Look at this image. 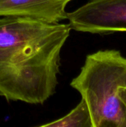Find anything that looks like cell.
I'll use <instances>...</instances> for the list:
<instances>
[{"mask_svg": "<svg viewBox=\"0 0 126 127\" xmlns=\"http://www.w3.org/2000/svg\"><path fill=\"white\" fill-rule=\"evenodd\" d=\"M120 95H121L122 100H123V102L124 103V105L126 106V89H123L121 91Z\"/></svg>", "mask_w": 126, "mask_h": 127, "instance_id": "8992f818", "label": "cell"}, {"mask_svg": "<svg viewBox=\"0 0 126 127\" xmlns=\"http://www.w3.org/2000/svg\"><path fill=\"white\" fill-rule=\"evenodd\" d=\"M71 30L68 24L0 17V97L30 104L50 98Z\"/></svg>", "mask_w": 126, "mask_h": 127, "instance_id": "6da1fadb", "label": "cell"}, {"mask_svg": "<svg viewBox=\"0 0 126 127\" xmlns=\"http://www.w3.org/2000/svg\"><path fill=\"white\" fill-rule=\"evenodd\" d=\"M71 86L86 103L94 127H126V107L120 95L126 89V58L119 51L89 54Z\"/></svg>", "mask_w": 126, "mask_h": 127, "instance_id": "7a4b0ae2", "label": "cell"}, {"mask_svg": "<svg viewBox=\"0 0 126 127\" xmlns=\"http://www.w3.org/2000/svg\"><path fill=\"white\" fill-rule=\"evenodd\" d=\"M71 1L0 0V17H22L56 24L68 18L65 8Z\"/></svg>", "mask_w": 126, "mask_h": 127, "instance_id": "277c9868", "label": "cell"}, {"mask_svg": "<svg viewBox=\"0 0 126 127\" xmlns=\"http://www.w3.org/2000/svg\"><path fill=\"white\" fill-rule=\"evenodd\" d=\"M71 30L92 33L126 31V0H91L68 13Z\"/></svg>", "mask_w": 126, "mask_h": 127, "instance_id": "3957f363", "label": "cell"}, {"mask_svg": "<svg viewBox=\"0 0 126 127\" xmlns=\"http://www.w3.org/2000/svg\"><path fill=\"white\" fill-rule=\"evenodd\" d=\"M37 127H94L87 105L83 100L68 115Z\"/></svg>", "mask_w": 126, "mask_h": 127, "instance_id": "5b68a950", "label": "cell"}]
</instances>
